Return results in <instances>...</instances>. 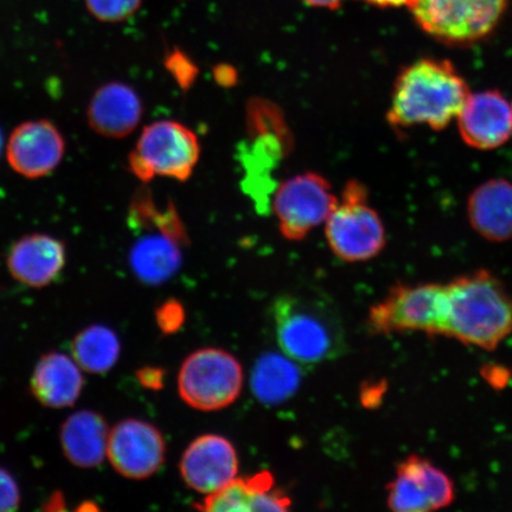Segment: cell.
<instances>
[{"mask_svg": "<svg viewBox=\"0 0 512 512\" xmlns=\"http://www.w3.org/2000/svg\"><path fill=\"white\" fill-rule=\"evenodd\" d=\"M469 86L451 62L421 59L401 70L388 112L389 124L398 130L425 126L443 130L469 99Z\"/></svg>", "mask_w": 512, "mask_h": 512, "instance_id": "1", "label": "cell"}, {"mask_svg": "<svg viewBox=\"0 0 512 512\" xmlns=\"http://www.w3.org/2000/svg\"><path fill=\"white\" fill-rule=\"evenodd\" d=\"M447 288L446 337L495 350L512 334V293L485 270L453 279Z\"/></svg>", "mask_w": 512, "mask_h": 512, "instance_id": "2", "label": "cell"}, {"mask_svg": "<svg viewBox=\"0 0 512 512\" xmlns=\"http://www.w3.org/2000/svg\"><path fill=\"white\" fill-rule=\"evenodd\" d=\"M273 318L280 348L293 361L317 364L344 350L342 324L325 304L287 294L275 300Z\"/></svg>", "mask_w": 512, "mask_h": 512, "instance_id": "3", "label": "cell"}, {"mask_svg": "<svg viewBox=\"0 0 512 512\" xmlns=\"http://www.w3.org/2000/svg\"><path fill=\"white\" fill-rule=\"evenodd\" d=\"M446 284H398L370 307L368 325L377 335L421 332L446 337Z\"/></svg>", "mask_w": 512, "mask_h": 512, "instance_id": "4", "label": "cell"}, {"mask_svg": "<svg viewBox=\"0 0 512 512\" xmlns=\"http://www.w3.org/2000/svg\"><path fill=\"white\" fill-rule=\"evenodd\" d=\"M324 226L332 253L343 261L374 259L386 246V229L380 214L371 206L368 190L357 181L345 184Z\"/></svg>", "mask_w": 512, "mask_h": 512, "instance_id": "5", "label": "cell"}, {"mask_svg": "<svg viewBox=\"0 0 512 512\" xmlns=\"http://www.w3.org/2000/svg\"><path fill=\"white\" fill-rule=\"evenodd\" d=\"M509 0H411L408 6L421 30L452 46H469L490 36Z\"/></svg>", "mask_w": 512, "mask_h": 512, "instance_id": "6", "label": "cell"}, {"mask_svg": "<svg viewBox=\"0 0 512 512\" xmlns=\"http://www.w3.org/2000/svg\"><path fill=\"white\" fill-rule=\"evenodd\" d=\"M200 156L201 144L194 131L175 120H159L144 128L128 165L140 181L156 177L187 181Z\"/></svg>", "mask_w": 512, "mask_h": 512, "instance_id": "7", "label": "cell"}, {"mask_svg": "<svg viewBox=\"0 0 512 512\" xmlns=\"http://www.w3.org/2000/svg\"><path fill=\"white\" fill-rule=\"evenodd\" d=\"M242 386L240 362L222 349L192 352L179 370V395L198 411H220L232 405L239 398Z\"/></svg>", "mask_w": 512, "mask_h": 512, "instance_id": "8", "label": "cell"}, {"mask_svg": "<svg viewBox=\"0 0 512 512\" xmlns=\"http://www.w3.org/2000/svg\"><path fill=\"white\" fill-rule=\"evenodd\" d=\"M338 196L328 179L305 172L278 185L273 197V211L284 238L300 241L311 230L322 226L335 209Z\"/></svg>", "mask_w": 512, "mask_h": 512, "instance_id": "9", "label": "cell"}, {"mask_svg": "<svg viewBox=\"0 0 512 512\" xmlns=\"http://www.w3.org/2000/svg\"><path fill=\"white\" fill-rule=\"evenodd\" d=\"M456 497L447 473L421 456H409L396 466L387 486V503L396 512H428L447 508Z\"/></svg>", "mask_w": 512, "mask_h": 512, "instance_id": "10", "label": "cell"}, {"mask_svg": "<svg viewBox=\"0 0 512 512\" xmlns=\"http://www.w3.org/2000/svg\"><path fill=\"white\" fill-rule=\"evenodd\" d=\"M166 445L156 426L139 419L118 422L110 431L107 458L119 475L146 479L165 462Z\"/></svg>", "mask_w": 512, "mask_h": 512, "instance_id": "11", "label": "cell"}, {"mask_svg": "<svg viewBox=\"0 0 512 512\" xmlns=\"http://www.w3.org/2000/svg\"><path fill=\"white\" fill-rule=\"evenodd\" d=\"M179 469L190 489L210 495L238 476V453L221 435H202L185 450Z\"/></svg>", "mask_w": 512, "mask_h": 512, "instance_id": "12", "label": "cell"}, {"mask_svg": "<svg viewBox=\"0 0 512 512\" xmlns=\"http://www.w3.org/2000/svg\"><path fill=\"white\" fill-rule=\"evenodd\" d=\"M66 142L48 120L28 121L15 128L6 146V158L17 174L46 177L62 162Z\"/></svg>", "mask_w": 512, "mask_h": 512, "instance_id": "13", "label": "cell"}, {"mask_svg": "<svg viewBox=\"0 0 512 512\" xmlns=\"http://www.w3.org/2000/svg\"><path fill=\"white\" fill-rule=\"evenodd\" d=\"M457 120L467 145L495 150L512 139V100L497 91L471 93Z\"/></svg>", "mask_w": 512, "mask_h": 512, "instance_id": "14", "label": "cell"}, {"mask_svg": "<svg viewBox=\"0 0 512 512\" xmlns=\"http://www.w3.org/2000/svg\"><path fill=\"white\" fill-rule=\"evenodd\" d=\"M64 243L47 234H30L10 249L9 271L18 283L32 288L46 287L66 266Z\"/></svg>", "mask_w": 512, "mask_h": 512, "instance_id": "15", "label": "cell"}, {"mask_svg": "<svg viewBox=\"0 0 512 512\" xmlns=\"http://www.w3.org/2000/svg\"><path fill=\"white\" fill-rule=\"evenodd\" d=\"M291 504L283 491L275 489L272 473L261 471L251 477H236L195 507L211 512L287 511Z\"/></svg>", "mask_w": 512, "mask_h": 512, "instance_id": "16", "label": "cell"}, {"mask_svg": "<svg viewBox=\"0 0 512 512\" xmlns=\"http://www.w3.org/2000/svg\"><path fill=\"white\" fill-rule=\"evenodd\" d=\"M143 117V102L130 86L107 83L95 92L87 110L89 126L107 138H124Z\"/></svg>", "mask_w": 512, "mask_h": 512, "instance_id": "17", "label": "cell"}, {"mask_svg": "<svg viewBox=\"0 0 512 512\" xmlns=\"http://www.w3.org/2000/svg\"><path fill=\"white\" fill-rule=\"evenodd\" d=\"M82 371L72 356L59 351L48 352L32 371L31 394L44 407H72L85 387Z\"/></svg>", "mask_w": 512, "mask_h": 512, "instance_id": "18", "label": "cell"}, {"mask_svg": "<svg viewBox=\"0 0 512 512\" xmlns=\"http://www.w3.org/2000/svg\"><path fill=\"white\" fill-rule=\"evenodd\" d=\"M110 428L104 416L91 409L69 415L60 430V443L70 464L94 469L107 458Z\"/></svg>", "mask_w": 512, "mask_h": 512, "instance_id": "19", "label": "cell"}, {"mask_svg": "<svg viewBox=\"0 0 512 512\" xmlns=\"http://www.w3.org/2000/svg\"><path fill=\"white\" fill-rule=\"evenodd\" d=\"M473 229L494 242L512 239V183L492 179L478 187L467 204Z\"/></svg>", "mask_w": 512, "mask_h": 512, "instance_id": "20", "label": "cell"}, {"mask_svg": "<svg viewBox=\"0 0 512 512\" xmlns=\"http://www.w3.org/2000/svg\"><path fill=\"white\" fill-rule=\"evenodd\" d=\"M184 240L185 236L166 229L144 236L133 246L130 254L133 273L147 285L164 283L181 265L179 246Z\"/></svg>", "mask_w": 512, "mask_h": 512, "instance_id": "21", "label": "cell"}, {"mask_svg": "<svg viewBox=\"0 0 512 512\" xmlns=\"http://www.w3.org/2000/svg\"><path fill=\"white\" fill-rule=\"evenodd\" d=\"M119 337L108 326L89 325L73 339L72 357L89 374L102 375L111 371L119 360Z\"/></svg>", "mask_w": 512, "mask_h": 512, "instance_id": "22", "label": "cell"}, {"mask_svg": "<svg viewBox=\"0 0 512 512\" xmlns=\"http://www.w3.org/2000/svg\"><path fill=\"white\" fill-rule=\"evenodd\" d=\"M299 383L296 364L284 356L267 354L255 364L252 389L261 402L268 405L284 402L297 392Z\"/></svg>", "mask_w": 512, "mask_h": 512, "instance_id": "23", "label": "cell"}, {"mask_svg": "<svg viewBox=\"0 0 512 512\" xmlns=\"http://www.w3.org/2000/svg\"><path fill=\"white\" fill-rule=\"evenodd\" d=\"M86 8L100 22L118 23L132 17L143 0H85Z\"/></svg>", "mask_w": 512, "mask_h": 512, "instance_id": "24", "label": "cell"}, {"mask_svg": "<svg viewBox=\"0 0 512 512\" xmlns=\"http://www.w3.org/2000/svg\"><path fill=\"white\" fill-rule=\"evenodd\" d=\"M156 320L160 331L165 335L175 334L185 322V310L176 299L166 300L156 311Z\"/></svg>", "mask_w": 512, "mask_h": 512, "instance_id": "25", "label": "cell"}, {"mask_svg": "<svg viewBox=\"0 0 512 512\" xmlns=\"http://www.w3.org/2000/svg\"><path fill=\"white\" fill-rule=\"evenodd\" d=\"M21 505V490L14 476L0 467V512L16 511Z\"/></svg>", "mask_w": 512, "mask_h": 512, "instance_id": "26", "label": "cell"}, {"mask_svg": "<svg viewBox=\"0 0 512 512\" xmlns=\"http://www.w3.org/2000/svg\"><path fill=\"white\" fill-rule=\"evenodd\" d=\"M140 386L150 390H160L164 387L165 371L158 367H144L137 371Z\"/></svg>", "mask_w": 512, "mask_h": 512, "instance_id": "27", "label": "cell"}, {"mask_svg": "<svg viewBox=\"0 0 512 512\" xmlns=\"http://www.w3.org/2000/svg\"><path fill=\"white\" fill-rule=\"evenodd\" d=\"M302 2L312 6V8L336 10L344 0H302Z\"/></svg>", "mask_w": 512, "mask_h": 512, "instance_id": "28", "label": "cell"}, {"mask_svg": "<svg viewBox=\"0 0 512 512\" xmlns=\"http://www.w3.org/2000/svg\"><path fill=\"white\" fill-rule=\"evenodd\" d=\"M364 3L377 6V8H399V6L408 5L411 0H362Z\"/></svg>", "mask_w": 512, "mask_h": 512, "instance_id": "29", "label": "cell"}, {"mask_svg": "<svg viewBox=\"0 0 512 512\" xmlns=\"http://www.w3.org/2000/svg\"><path fill=\"white\" fill-rule=\"evenodd\" d=\"M2 143H3L2 133H0V151H2Z\"/></svg>", "mask_w": 512, "mask_h": 512, "instance_id": "30", "label": "cell"}]
</instances>
